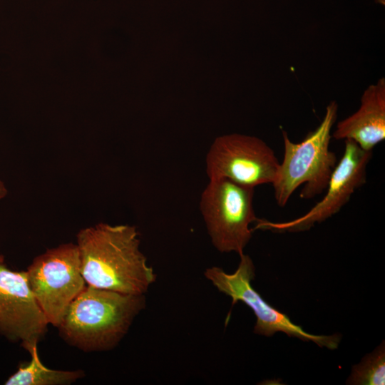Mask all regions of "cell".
<instances>
[{
    "instance_id": "3",
    "label": "cell",
    "mask_w": 385,
    "mask_h": 385,
    "mask_svg": "<svg viewBox=\"0 0 385 385\" xmlns=\"http://www.w3.org/2000/svg\"><path fill=\"white\" fill-rule=\"evenodd\" d=\"M338 104L331 101L319 126L299 143L292 142L282 131L284 155L276 178L272 183L274 198L279 207L287 205L301 185L300 197L311 199L327 188L337 164L336 154L329 150L331 131L336 122Z\"/></svg>"
},
{
    "instance_id": "8",
    "label": "cell",
    "mask_w": 385,
    "mask_h": 385,
    "mask_svg": "<svg viewBox=\"0 0 385 385\" xmlns=\"http://www.w3.org/2000/svg\"><path fill=\"white\" fill-rule=\"evenodd\" d=\"M372 151L363 150L351 140H344L343 156L337 163L324 197L306 214L293 220L273 222L259 219L256 229L277 232H297L309 230L337 213L354 192L366 182V168Z\"/></svg>"
},
{
    "instance_id": "5",
    "label": "cell",
    "mask_w": 385,
    "mask_h": 385,
    "mask_svg": "<svg viewBox=\"0 0 385 385\" xmlns=\"http://www.w3.org/2000/svg\"><path fill=\"white\" fill-rule=\"evenodd\" d=\"M240 257L238 267L233 273H227L219 267H212L205 270L204 276L219 292L232 299V307L242 302L252 310L256 317L254 333L270 337L277 332H283L289 337L311 341L322 348L331 350L338 348L342 339L339 334L317 335L309 333L294 324L286 314L265 301L251 284L255 275L251 257L244 253Z\"/></svg>"
},
{
    "instance_id": "11",
    "label": "cell",
    "mask_w": 385,
    "mask_h": 385,
    "mask_svg": "<svg viewBox=\"0 0 385 385\" xmlns=\"http://www.w3.org/2000/svg\"><path fill=\"white\" fill-rule=\"evenodd\" d=\"M31 360L19 365L5 381L6 385H67L83 377L82 370L64 371L47 368L39 358L37 346L28 351Z\"/></svg>"
},
{
    "instance_id": "6",
    "label": "cell",
    "mask_w": 385,
    "mask_h": 385,
    "mask_svg": "<svg viewBox=\"0 0 385 385\" xmlns=\"http://www.w3.org/2000/svg\"><path fill=\"white\" fill-rule=\"evenodd\" d=\"M29 285L48 324L58 327L87 285L77 244H63L37 256L26 271Z\"/></svg>"
},
{
    "instance_id": "4",
    "label": "cell",
    "mask_w": 385,
    "mask_h": 385,
    "mask_svg": "<svg viewBox=\"0 0 385 385\" xmlns=\"http://www.w3.org/2000/svg\"><path fill=\"white\" fill-rule=\"evenodd\" d=\"M255 188L226 178H212L202 192L200 211L214 247L239 255L252 238V222L259 220L253 208Z\"/></svg>"
},
{
    "instance_id": "9",
    "label": "cell",
    "mask_w": 385,
    "mask_h": 385,
    "mask_svg": "<svg viewBox=\"0 0 385 385\" xmlns=\"http://www.w3.org/2000/svg\"><path fill=\"white\" fill-rule=\"evenodd\" d=\"M48 324L29 285L26 271L11 270L0 255V334L20 342L29 351L37 346Z\"/></svg>"
},
{
    "instance_id": "12",
    "label": "cell",
    "mask_w": 385,
    "mask_h": 385,
    "mask_svg": "<svg viewBox=\"0 0 385 385\" xmlns=\"http://www.w3.org/2000/svg\"><path fill=\"white\" fill-rule=\"evenodd\" d=\"M346 384H385V344L382 342L371 353L352 366Z\"/></svg>"
},
{
    "instance_id": "13",
    "label": "cell",
    "mask_w": 385,
    "mask_h": 385,
    "mask_svg": "<svg viewBox=\"0 0 385 385\" xmlns=\"http://www.w3.org/2000/svg\"><path fill=\"white\" fill-rule=\"evenodd\" d=\"M7 194V190L4 185L3 182L0 180V200L6 196Z\"/></svg>"
},
{
    "instance_id": "7",
    "label": "cell",
    "mask_w": 385,
    "mask_h": 385,
    "mask_svg": "<svg viewBox=\"0 0 385 385\" xmlns=\"http://www.w3.org/2000/svg\"><path fill=\"white\" fill-rule=\"evenodd\" d=\"M279 165L274 150L265 141L237 133L217 138L206 157L210 179L226 178L252 188L272 184Z\"/></svg>"
},
{
    "instance_id": "1",
    "label": "cell",
    "mask_w": 385,
    "mask_h": 385,
    "mask_svg": "<svg viewBox=\"0 0 385 385\" xmlns=\"http://www.w3.org/2000/svg\"><path fill=\"white\" fill-rule=\"evenodd\" d=\"M82 275L89 286L128 294H145L156 280L140 250L135 226L99 223L77 234Z\"/></svg>"
},
{
    "instance_id": "2",
    "label": "cell",
    "mask_w": 385,
    "mask_h": 385,
    "mask_svg": "<svg viewBox=\"0 0 385 385\" xmlns=\"http://www.w3.org/2000/svg\"><path fill=\"white\" fill-rule=\"evenodd\" d=\"M145 294H128L86 285L58 327L61 337L84 351L115 347L145 309Z\"/></svg>"
},
{
    "instance_id": "10",
    "label": "cell",
    "mask_w": 385,
    "mask_h": 385,
    "mask_svg": "<svg viewBox=\"0 0 385 385\" xmlns=\"http://www.w3.org/2000/svg\"><path fill=\"white\" fill-rule=\"evenodd\" d=\"M332 137L351 140L368 151L385 139L384 78L364 90L358 110L337 123Z\"/></svg>"
}]
</instances>
